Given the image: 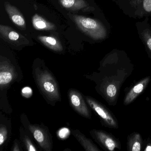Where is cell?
<instances>
[{
	"label": "cell",
	"instance_id": "1",
	"mask_svg": "<svg viewBox=\"0 0 151 151\" xmlns=\"http://www.w3.org/2000/svg\"><path fill=\"white\" fill-rule=\"evenodd\" d=\"M134 66L129 60L117 52L106 55L97 72L88 78L96 84L97 92L109 106L117 104L121 87L132 74Z\"/></svg>",
	"mask_w": 151,
	"mask_h": 151
},
{
	"label": "cell",
	"instance_id": "2",
	"mask_svg": "<svg viewBox=\"0 0 151 151\" xmlns=\"http://www.w3.org/2000/svg\"><path fill=\"white\" fill-rule=\"evenodd\" d=\"M32 74L39 90L47 102L54 106L56 102L61 101L58 82L44 63L33 65Z\"/></svg>",
	"mask_w": 151,
	"mask_h": 151
},
{
	"label": "cell",
	"instance_id": "3",
	"mask_svg": "<svg viewBox=\"0 0 151 151\" xmlns=\"http://www.w3.org/2000/svg\"><path fill=\"white\" fill-rule=\"evenodd\" d=\"M21 122L26 131L32 136L44 151H52L53 141L52 135L46 126L43 124H32L24 114L21 115Z\"/></svg>",
	"mask_w": 151,
	"mask_h": 151
},
{
	"label": "cell",
	"instance_id": "4",
	"mask_svg": "<svg viewBox=\"0 0 151 151\" xmlns=\"http://www.w3.org/2000/svg\"><path fill=\"white\" fill-rule=\"evenodd\" d=\"M81 31L95 40L106 38L107 32L104 25L97 20L90 17L73 14H68Z\"/></svg>",
	"mask_w": 151,
	"mask_h": 151
},
{
	"label": "cell",
	"instance_id": "5",
	"mask_svg": "<svg viewBox=\"0 0 151 151\" xmlns=\"http://www.w3.org/2000/svg\"><path fill=\"white\" fill-rule=\"evenodd\" d=\"M84 98L88 106L100 117L102 125L110 129L119 128V123L115 116L106 106L92 97L86 96Z\"/></svg>",
	"mask_w": 151,
	"mask_h": 151
},
{
	"label": "cell",
	"instance_id": "6",
	"mask_svg": "<svg viewBox=\"0 0 151 151\" xmlns=\"http://www.w3.org/2000/svg\"><path fill=\"white\" fill-rule=\"evenodd\" d=\"M18 70L13 63L1 56L0 60V89L3 90L18 80Z\"/></svg>",
	"mask_w": 151,
	"mask_h": 151
},
{
	"label": "cell",
	"instance_id": "7",
	"mask_svg": "<svg viewBox=\"0 0 151 151\" xmlns=\"http://www.w3.org/2000/svg\"><path fill=\"white\" fill-rule=\"evenodd\" d=\"M90 132L93 138L104 150H121L122 146L120 140L113 134L102 130L92 129Z\"/></svg>",
	"mask_w": 151,
	"mask_h": 151
},
{
	"label": "cell",
	"instance_id": "8",
	"mask_svg": "<svg viewBox=\"0 0 151 151\" xmlns=\"http://www.w3.org/2000/svg\"><path fill=\"white\" fill-rule=\"evenodd\" d=\"M68 94L70 104L74 110L82 116L91 119V111L82 93L76 89H70L69 90Z\"/></svg>",
	"mask_w": 151,
	"mask_h": 151
},
{
	"label": "cell",
	"instance_id": "9",
	"mask_svg": "<svg viewBox=\"0 0 151 151\" xmlns=\"http://www.w3.org/2000/svg\"><path fill=\"white\" fill-rule=\"evenodd\" d=\"M0 35L1 38L14 45L20 46L29 44V40L26 37L6 25H0Z\"/></svg>",
	"mask_w": 151,
	"mask_h": 151
},
{
	"label": "cell",
	"instance_id": "10",
	"mask_svg": "<svg viewBox=\"0 0 151 151\" xmlns=\"http://www.w3.org/2000/svg\"><path fill=\"white\" fill-rule=\"evenodd\" d=\"M151 77L146 76L136 83L125 94L123 104L128 106L133 102L144 91L151 81Z\"/></svg>",
	"mask_w": 151,
	"mask_h": 151
},
{
	"label": "cell",
	"instance_id": "11",
	"mask_svg": "<svg viewBox=\"0 0 151 151\" xmlns=\"http://www.w3.org/2000/svg\"><path fill=\"white\" fill-rule=\"evenodd\" d=\"M4 6L6 12L12 22L21 29H26V22L24 17L17 8L7 1L4 3Z\"/></svg>",
	"mask_w": 151,
	"mask_h": 151
},
{
	"label": "cell",
	"instance_id": "12",
	"mask_svg": "<svg viewBox=\"0 0 151 151\" xmlns=\"http://www.w3.org/2000/svg\"><path fill=\"white\" fill-rule=\"evenodd\" d=\"M61 5L69 10L89 11L93 9L85 0H59Z\"/></svg>",
	"mask_w": 151,
	"mask_h": 151
},
{
	"label": "cell",
	"instance_id": "13",
	"mask_svg": "<svg viewBox=\"0 0 151 151\" xmlns=\"http://www.w3.org/2000/svg\"><path fill=\"white\" fill-rule=\"evenodd\" d=\"M71 133L86 151H100L92 140L86 137L79 130H72Z\"/></svg>",
	"mask_w": 151,
	"mask_h": 151
},
{
	"label": "cell",
	"instance_id": "14",
	"mask_svg": "<svg viewBox=\"0 0 151 151\" xmlns=\"http://www.w3.org/2000/svg\"><path fill=\"white\" fill-rule=\"evenodd\" d=\"M143 145V139L140 133L133 132L128 136L127 148L128 151H141Z\"/></svg>",
	"mask_w": 151,
	"mask_h": 151
},
{
	"label": "cell",
	"instance_id": "15",
	"mask_svg": "<svg viewBox=\"0 0 151 151\" xmlns=\"http://www.w3.org/2000/svg\"><path fill=\"white\" fill-rule=\"evenodd\" d=\"M38 39L44 45L52 51L61 52L63 50V47L61 43L54 37L39 36Z\"/></svg>",
	"mask_w": 151,
	"mask_h": 151
},
{
	"label": "cell",
	"instance_id": "16",
	"mask_svg": "<svg viewBox=\"0 0 151 151\" xmlns=\"http://www.w3.org/2000/svg\"><path fill=\"white\" fill-rule=\"evenodd\" d=\"M32 23L34 28L38 30H53L55 29V24L45 20L37 14L32 17Z\"/></svg>",
	"mask_w": 151,
	"mask_h": 151
},
{
	"label": "cell",
	"instance_id": "17",
	"mask_svg": "<svg viewBox=\"0 0 151 151\" xmlns=\"http://www.w3.org/2000/svg\"><path fill=\"white\" fill-rule=\"evenodd\" d=\"M20 135L21 141L25 150L29 151H38L37 148L26 133V131L24 130L22 127H20Z\"/></svg>",
	"mask_w": 151,
	"mask_h": 151
},
{
	"label": "cell",
	"instance_id": "18",
	"mask_svg": "<svg viewBox=\"0 0 151 151\" xmlns=\"http://www.w3.org/2000/svg\"><path fill=\"white\" fill-rule=\"evenodd\" d=\"M9 130L7 127L3 123L0 124V146L2 147V146L5 144L9 137Z\"/></svg>",
	"mask_w": 151,
	"mask_h": 151
},
{
	"label": "cell",
	"instance_id": "19",
	"mask_svg": "<svg viewBox=\"0 0 151 151\" xmlns=\"http://www.w3.org/2000/svg\"><path fill=\"white\" fill-rule=\"evenodd\" d=\"M141 35L147 50L151 55V32L149 29H146L143 31Z\"/></svg>",
	"mask_w": 151,
	"mask_h": 151
},
{
	"label": "cell",
	"instance_id": "20",
	"mask_svg": "<svg viewBox=\"0 0 151 151\" xmlns=\"http://www.w3.org/2000/svg\"><path fill=\"white\" fill-rule=\"evenodd\" d=\"M22 94L24 97L26 98H29L32 94V90L29 87H24L22 90Z\"/></svg>",
	"mask_w": 151,
	"mask_h": 151
},
{
	"label": "cell",
	"instance_id": "21",
	"mask_svg": "<svg viewBox=\"0 0 151 151\" xmlns=\"http://www.w3.org/2000/svg\"><path fill=\"white\" fill-rule=\"evenodd\" d=\"M143 7L145 11L147 12H151V0H144Z\"/></svg>",
	"mask_w": 151,
	"mask_h": 151
},
{
	"label": "cell",
	"instance_id": "22",
	"mask_svg": "<svg viewBox=\"0 0 151 151\" xmlns=\"http://www.w3.org/2000/svg\"><path fill=\"white\" fill-rule=\"evenodd\" d=\"M12 151H21V149L20 148V145H19V142L18 140L16 139L14 141V144L13 145V148L12 149Z\"/></svg>",
	"mask_w": 151,
	"mask_h": 151
},
{
	"label": "cell",
	"instance_id": "23",
	"mask_svg": "<svg viewBox=\"0 0 151 151\" xmlns=\"http://www.w3.org/2000/svg\"><path fill=\"white\" fill-rule=\"evenodd\" d=\"M144 151H151V144H148V145H147V146L145 148Z\"/></svg>",
	"mask_w": 151,
	"mask_h": 151
}]
</instances>
